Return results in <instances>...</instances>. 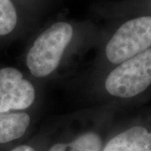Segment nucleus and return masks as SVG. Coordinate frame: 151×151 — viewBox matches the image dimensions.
<instances>
[{"label": "nucleus", "instance_id": "nucleus-3", "mask_svg": "<svg viewBox=\"0 0 151 151\" xmlns=\"http://www.w3.org/2000/svg\"><path fill=\"white\" fill-rule=\"evenodd\" d=\"M151 47V16L129 20L119 27L106 46L113 64L122 63Z\"/></svg>", "mask_w": 151, "mask_h": 151}, {"label": "nucleus", "instance_id": "nucleus-7", "mask_svg": "<svg viewBox=\"0 0 151 151\" xmlns=\"http://www.w3.org/2000/svg\"><path fill=\"white\" fill-rule=\"evenodd\" d=\"M101 148L100 137L93 133H87L69 144H56L49 151H101Z\"/></svg>", "mask_w": 151, "mask_h": 151}, {"label": "nucleus", "instance_id": "nucleus-9", "mask_svg": "<svg viewBox=\"0 0 151 151\" xmlns=\"http://www.w3.org/2000/svg\"><path fill=\"white\" fill-rule=\"evenodd\" d=\"M11 151H35V150L33 149L32 147L28 145H21L17 147L15 149H14L13 150Z\"/></svg>", "mask_w": 151, "mask_h": 151}, {"label": "nucleus", "instance_id": "nucleus-6", "mask_svg": "<svg viewBox=\"0 0 151 151\" xmlns=\"http://www.w3.org/2000/svg\"><path fill=\"white\" fill-rule=\"evenodd\" d=\"M29 122L30 118L25 113H0V144L20 138Z\"/></svg>", "mask_w": 151, "mask_h": 151}, {"label": "nucleus", "instance_id": "nucleus-4", "mask_svg": "<svg viewBox=\"0 0 151 151\" xmlns=\"http://www.w3.org/2000/svg\"><path fill=\"white\" fill-rule=\"evenodd\" d=\"M35 97L33 85L13 67L0 70V113L20 110L32 105Z\"/></svg>", "mask_w": 151, "mask_h": 151}, {"label": "nucleus", "instance_id": "nucleus-5", "mask_svg": "<svg viewBox=\"0 0 151 151\" xmlns=\"http://www.w3.org/2000/svg\"><path fill=\"white\" fill-rule=\"evenodd\" d=\"M103 151H151V133L139 126L131 128L112 139Z\"/></svg>", "mask_w": 151, "mask_h": 151}, {"label": "nucleus", "instance_id": "nucleus-8", "mask_svg": "<svg viewBox=\"0 0 151 151\" xmlns=\"http://www.w3.org/2000/svg\"><path fill=\"white\" fill-rule=\"evenodd\" d=\"M17 24V12L10 0H0V35L11 33Z\"/></svg>", "mask_w": 151, "mask_h": 151}, {"label": "nucleus", "instance_id": "nucleus-1", "mask_svg": "<svg viewBox=\"0 0 151 151\" xmlns=\"http://www.w3.org/2000/svg\"><path fill=\"white\" fill-rule=\"evenodd\" d=\"M72 35L71 25L65 22L55 23L42 33L27 55L26 63L33 75L44 77L53 72L59 65Z\"/></svg>", "mask_w": 151, "mask_h": 151}, {"label": "nucleus", "instance_id": "nucleus-2", "mask_svg": "<svg viewBox=\"0 0 151 151\" xmlns=\"http://www.w3.org/2000/svg\"><path fill=\"white\" fill-rule=\"evenodd\" d=\"M151 84V48L122 62L108 75L105 86L111 95L132 97Z\"/></svg>", "mask_w": 151, "mask_h": 151}]
</instances>
